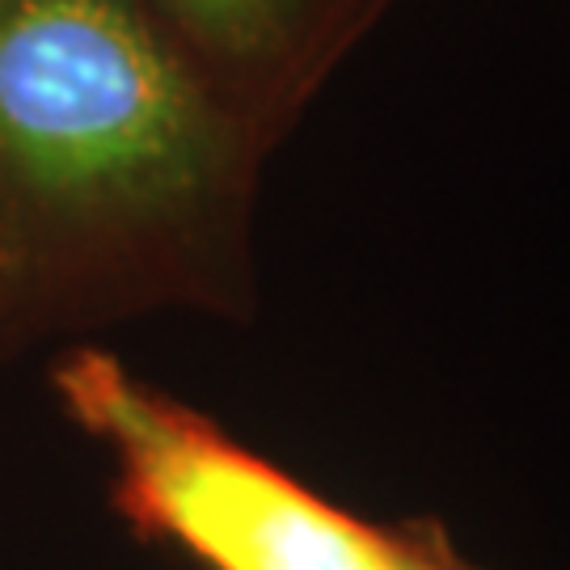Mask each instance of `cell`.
<instances>
[{
	"label": "cell",
	"mask_w": 570,
	"mask_h": 570,
	"mask_svg": "<svg viewBox=\"0 0 570 570\" xmlns=\"http://www.w3.org/2000/svg\"><path fill=\"white\" fill-rule=\"evenodd\" d=\"M263 144L140 0H0V360L242 301Z\"/></svg>",
	"instance_id": "1"
},
{
	"label": "cell",
	"mask_w": 570,
	"mask_h": 570,
	"mask_svg": "<svg viewBox=\"0 0 570 570\" xmlns=\"http://www.w3.org/2000/svg\"><path fill=\"white\" fill-rule=\"evenodd\" d=\"M51 385L115 469V508L207 570H389L402 520L376 524L322 499L207 414L98 346L68 351Z\"/></svg>",
	"instance_id": "2"
},
{
	"label": "cell",
	"mask_w": 570,
	"mask_h": 570,
	"mask_svg": "<svg viewBox=\"0 0 570 570\" xmlns=\"http://www.w3.org/2000/svg\"><path fill=\"white\" fill-rule=\"evenodd\" d=\"M271 140L381 0H140Z\"/></svg>",
	"instance_id": "3"
},
{
	"label": "cell",
	"mask_w": 570,
	"mask_h": 570,
	"mask_svg": "<svg viewBox=\"0 0 570 570\" xmlns=\"http://www.w3.org/2000/svg\"><path fill=\"white\" fill-rule=\"evenodd\" d=\"M389 570H482L452 546L435 520H402V546Z\"/></svg>",
	"instance_id": "4"
}]
</instances>
